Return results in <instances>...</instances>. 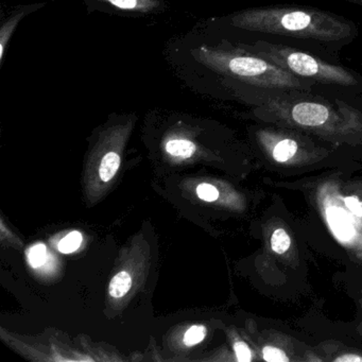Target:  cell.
Segmentation results:
<instances>
[{"mask_svg": "<svg viewBox=\"0 0 362 362\" xmlns=\"http://www.w3.org/2000/svg\"><path fill=\"white\" fill-rule=\"evenodd\" d=\"M230 28L252 40L285 44L339 63L341 50L355 41L353 21L329 11L298 6H270L236 12L226 18Z\"/></svg>", "mask_w": 362, "mask_h": 362, "instance_id": "cell-1", "label": "cell"}, {"mask_svg": "<svg viewBox=\"0 0 362 362\" xmlns=\"http://www.w3.org/2000/svg\"><path fill=\"white\" fill-rule=\"evenodd\" d=\"M235 44L279 65L300 79L313 82L321 90L362 96L360 74L315 52L258 39Z\"/></svg>", "mask_w": 362, "mask_h": 362, "instance_id": "cell-2", "label": "cell"}, {"mask_svg": "<svg viewBox=\"0 0 362 362\" xmlns=\"http://www.w3.org/2000/svg\"><path fill=\"white\" fill-rule=\"evenodd\" d=\"M201 54L209 69L223 76L230 84L273 90H324L236 44L204 49Z\"/></svg>", "mask_w": 362, "mask_h": 362, "instance_id": "cell-3", "label": "cell"}, {"mask_svg": "<svg viewBox=\"0 0 362 362\" xmlns=\"http://www.w3.org/2000/svg\"><path fill=\"white\" fill-rule=\"evenodd\" d=\"M45 6V4H35V5L23 6V7L16 9L10 18L4 23L1 29H0V64H3L4 58H5L6 49L8 44L11 40L12 35L16 33L20 23L23 18H26L33 12L37 11Z\"/></svg>", "mask_w": 362, "mask_h": 362, "instance_id": "cell-4", "label": "cell"}, {"mask_svg": "<svg viewBox=\"0 0 362 362\" xmlns=\"http://www.w3.org/2000/svg\"><path fill=\"white\" fill-rule=\"evenodd\" d=\"M92 3L103 4L122 11L134 13H154L162 11L163 0H90Z\"/></svg>", "mask_w": 362, "mask_h": 362, "instance_id": "cell-5", "label": "cell"}, {"mask_svg": "<svg viewBox=\"0 0 362 362\" xmlns=\"http://www.w3.org/2000/svg\"><path fill=\"white\" fill-rule=\"evenodd\" d=\"M298 150V143L293 139H283L273 148V158L276 162L285 163L293 158Z\"/></svg>", "mask_w": 362, "mask_h": 362, "instance_id": "cell-6", "label": "cell"}, {"mask_svg": "<svg viewBox=\"0 0 362 362\" xmlns=\"http://www.w3.org/2000/svg\"><path fill=\"white\" fill-rule=\"evenodd\" d=\"M120 166V158L115 152H109L101 160L99 175L103 182H109L113 179Z\"/></svg>", "mask_w": 362, "mask_h": 362, "instance_id": "cell-7", "label": "cell"}, {"mask_svg": "<svg viewBox=\"0 0 362 362\" xmlns=\"http://www.w3.org/2000/svg\"><path fill=\"white\" fill-rule=\"evenodd\" d=\"M131 287H132V279L130 274L126 271H122L112 279L110 284V294L115 298H122L130 291Z\"/></svg>", "mask_w": 362, "mask_h": 362, "instance_id": "cell-8", "label": "cell"}, {"mask_svg": "<svg viewBox=\"0 0 362 362\" xmlns=\"http://www.w3.org/2000/svg\"><path fill=\"white\" fill-rule=\"evenodd\" d=\"M166 151L177 158H189L196 151V146L188 139H173L166 144Z\"/></svg>", "mask_w": 362, "mask_h": 362, "instance_id": "cell-9", "label": "cell"}, {"mask_svg": "<svg viewBox=\"0 0 362 362\" xmlns=\"http://www.w3.org/2000/svg\"><path fill=\"white\" fill-rule=\"evenodd\" d=\"M291 239L284 228H277L271 237V247L276 254H284L289 250Z\"/></svg>", "mask_w": 362, "mask_h": 362, "instance_id": "cell-10", "label": "cell"}, {"mask_svg": "<svg viewBox=\"0 0 362 362\" xmlns=\"http://www.w3.org/2000/svg\"><path fill=\"white\" fill-rule=\"evenodd\" d=\"M82 243V235L79 232H71L66 237L60 241L59 250L62 253H73L76 250L79 249Z\"/></svg>", "mask_w": 362, "mask_h": 362, "instance_id": "cell-11", "label": "cell"}, {"mask_svg": "<svg viewBox=\"0 0 362 362\" xmlns=\"http://www.w3.org/2000/svg\"><path fill=\"white\" fill-rule=\"evenodd\" d=\"M46 258H47V251H46V247L43 243H39L29 250L28 259L31 266L35 267V268L42 266L45 264Z\"/></svg>", "mask_w": 362, "mask_h": 362, "instance_id": "cell-12", "label": "cell"}, {"mask_svg": "<svg viewBox=\"0 0 362 362\" xmlns=\"http://www.w3.org/2000/svg\"><path fill=\"white\" fill-rule=\"evenodd\" d=\"M206 334V328L202 325L192 326L186 332L184 342L187 345H194L201 342Z\"/></svg>", "mask_w": 362, "mask_h": 362, "instance_id": "cell-13", "label": "cell"}, {"mask_svg": "<svg viewBox=\"0 0 362 362\" xmlns=\"http://www.w3.org/2000/svg\"><path fill=\"white\" fill-rule=\"evenodd\" d=\"M197 194H198L199 198L206 201V202H214L219 197V192L215 186L203 183L200 184L197 188Z\"/></svg>", "mask_w": 362, "mask_h": 362, "instance_id": "cell-14", "label": "cell"}, {"mask_svg": "<svg viewBox=\"0 0 362 362\" xmlns=\"http://www.w3.org/2000/svg\"><path fill=\"white\" fill-rule=\"evenodd\" d=\"M262 356L266 361L270 362H288L289 358L286 355L285 351L274 346H266L262 351Z\"/></svg>", "mask_w": 362, "mask_h": 362, "instance_id": "cell-15", "label": "cell"}, {"mask_svg": "<svg viewBox=\"0 0 362 362\" xmlns=\"http://www.w3.org/2000/svg\"><path fill=\"white\" fill-rule=\"evenodd\" d=\"M235 353H236L237 359L240 362H249L252 360V353L250 351L249 346L245 342L235 343L234 345Z\"/></svg>", "mask_w": 362, "mask_h": 362, "instance_id": "cell-16", "label": "cell"}, {"mask_svg": "<svg viewBox=\"0 0 362 362\" xmlns=\"http://www.w3.org/2000/svg\"><path fill=\"white\" fill-rule=\"evenodd\" d=\"M344 203L347 209H349L354 215L359 218L362 217V203L360 202L356 197H346V198L344 199Z\"/></svg>", "mask_w": 362, "mask_h": 362, "instance_id": "cell-17", "label": "cell"}, {"mask_svg": "<svg viewBox=\"0 0 362 362\" xmlns=\"http://www.w3.org/2000/svg\"><path fill=\"white\" fill-rule=\"evenodd\" d=\"M337 362H362V357L357 355H345L336 358Z\"/></svg>", "mask_w": 362, "mask_h": 362, "instance_id": "cell-18", "label": "cell"}, {"mask_svg": "<svg viewBox=\"0 0 362 362\" xmlns=\"http://www.w3.org/2000/svg\"><path fill=\"white\" fill-rule=\"evenodd\" d=\"M349 3L356 4V5L362 6V0H346Z\"/></svg>", "mask_w": 362, "mask_h": 362, "instance_id": "cell-19", "label": "cell"}]
</instances>
